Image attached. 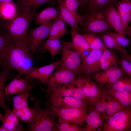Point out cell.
Instances as JSON below:
<instances>
[{"mask_svg": "<svg viewBox=\"0 0 131 131\" xmlns=\"http://www.w3.org/2000/svg\"><path fill=\"white\" fill-rule=\"evenodd\" d=\"M38 13L36 10L24 11L17 10L16 14L11 19L0 21V27L6 31L13 43L28 41L27 37L28 28Z\"/></svg>", "mask_w": 131, "mask_h": 131, "instance_id": "1", "label": "cell"}, {"mask_svg": "<svg viewBox=\"0 0 131 131\" xmlns=\"http://www.w3.org/2000/svg\"><path fill=\"white\" fill-rule=\"evenodd\" d=\"M30 100L34 107V115L30 126L26 131H58L56 127V115L51 108L41 106L40 99L31 97Z\"/></svg>", "mask_w": 131, "mask_h": 131, "instance_id": "2", "label": "cell"}, {"mask_svg": "<svg viewBox=\"0 0 131 131\" xmlns=\"http://www.w3.org/2000/svg\"><path fill=\"white\" fill-rule=\"evenodd\" d=\"M32 56L28 41L12 43L8 57L7 65L16 70L18 75L26 74L32 66Z\"/></svg>", "mask_w": 131, "mask_h": 131, "instance_id": "3", "label": "cell"}, {"mask_svg": "<svg viewBox=\"0 0 131 131\" xmlns=\"http://www.w3.org/2000/svg\"><path fill=\"white\" fill-rule=\"evenodd\" d=\"M105 9H93L82 14L84 23L82 33L99 34L113 30L106 19Z\"/></svg>", "mask_w": 131, "mask_h": 131, "instance_id": "4", "label": "cell"}, {"mask_svg": "<svg viewBox=\"0 0 131 131\" xmlns=\"http://www.w3.org/2000/svg\"><path fill=\"white\" fill-rule=\"evenodd\" d=\"M61 57L59 67L68 70L77 76L80 72L81 60L78 50L72 42L62 40Z\"/></svg>", "mask_w": 131, "mask_h": 131, "instance_id": "5", "label": "cell"}, {"mask_svg": "<svg viewBox=\"0 0 131 131\" xmlns=\"http://www.w3.org/2000/svg\"><path fill=\"white\" fill-rule=\"evenodd\" d=\"M106 120L102 131H131V107L119 111Z\"/></svg>", "mask_w": 131, "mask_h": 131, "instance_id": "6", "label": "cell"}, {"mask_svg": "<svg viewBox=\"0 0 131 131\" xmlns=\"http://www.w3.org/2000/svg\"><path fill=\"white\" fill-rule=\"evenodd\" d=\"M88 107L63 108L51 107L58 117L57 121H64L77 124L82 127L88 115Z\"/></svg>", "mask_w": 131, "mask_h": 131, "instance_id": "7", "label": "cell"}, {"mask_svg": "<svg viewBox=\"0 0 131 131\" xmlns=\"http://www.w3.org/2000/svg\"><path fill=\"white\" fill-rule=\"evenodd\" d=\"M75 83L83 92L88 101L93 104L105 95L102 88L89 77L79 75Z\"/></svg>", "mask_w": 131, "mask_h": 131, "instance_id": "8", "label": "cell"}, {"mask_svg": "<svg viewBox=\"0 0 131 131\" xmlns=\"http://www.w3.org/2000/svg\"><path fill=\"white\" fill-rule=\"evenodd\" d=\"M77 77L72 72L58 67L45 84L47 88L46 91L74 83Z\"/></svg>", "mask_w": 131, "mask_h": 131, "instance_id": "9", "label": "cell"}, {"mask_svg": "<svg viewBox=\"0 0 131 131\" xmlns=\"http://www.w3.org/2000/svg\"><path fill=\"white\" fill-rule=\"evenodd\" d=\"M45 106L63 108H80L88 107L90 105L88 101L72 97L46 96Z\"/></svg>", "mask_w": 131, "mask_h": 131, "instance_id": "10", "label": "cell"}, {"mask_svg": "<svg viewBox=\"0 0 131 131\" xmlns=\"http://www.w3.org/2000/svg\"><path fill=\"white\" fill-rule=\"evenodd\" d=\"M104 50H91L81 63L79 75L89 77L101 71L100 60Z\"/></svg>", "mask_w": 131, "mask_h": 131, "instance_id": "11", "label": "cell"}, {"mask_svg": "<svg viewBox=\"0 0 131 131\" xmlns=\"http://www.w3.org/2000/svg\"><path fill=\"white\" fill-rule=\"evenodd\" d=\"M53 20L30 30L27 37L29 44L30 53L32 55L36 51L43 40L48 36Z\"/></svg>", "mask_w": 131, "mask_h": 131, "instance_id": "12", "label": "cell"}, {"mask_svg": "<svg viewBox=\"0 0 131 131\" xmlns=\"http://www.w3.org/2000/svg\"><path fill=\"white\" fill-rule=\"evenodd\" d=\"M126 74L121 67L119 66L114 69L101 71L88 77L93 79L100 87L102 88L105 85L115 82L120 77Z\"/></svg>", "mask_w": 131, "mask_h": 131, "instance_id": "13", "label": "cell"}, {"mask_svg": "<svg viewBox=\"0 0 131 131\" xmlns=\"http://www.w3.org/2000/svg\"><path fill=\"white\" fill-rule=\"evenodd\" d=\"M46 91L48 93L46 96L70 97L88 101L82 90L77 86L75 82L69 85Z\"/></svg>", "mask_w": 131, "mask_h": 131, "instance_id": "14", "label": "cell"}, {"mask_svg": "<svg viewBox=\"0 0 131 131\" xmlns=\"http://www.w3.org/2000/svg\"><path fill=\"white\" fill-rule=\"evenodd\" d=\"M60 63V59H58L50 64L40 67H32L26 74L32 78L39 80L45 84L54 71L59 66Z\"/></svg>", "mask_w": 131, "mask_h": 131, "instance_id": "15", "label": "cell"}, {"mask_svg": "<svg viewBox=\"0 0 131 131\" xmlns=\"http://www.w3.org/2000/svg\"><path fill=\"white\" fill-rule=\"evenodd\" d=\"M106 19L113 30L121 36L125 37V29L117 11L114 5L105 9Z\"/></svg>", "mask_w": 131, "mask_h": 131, "instance_id": "16", "label": "cell"}, {"mask_svg": "<svg viewBox=\"0 0 131 131\" xmlns=\"http://www.w3.org/2000/svg\"><path fill=\"white\" fill-rule=\"evenodd\" d=\"M17 75L5 87L4 90L5 98L7 96L16 94L33 86L32 78L28 75L22 79Z\"/></svg>", "mask_w": 131, "mask_h": 131, "instance_id": "17", "label": "cell"}, {"mask_svg": "<svg viewBox=\"0 0 131 131\" xmlns=\"http://www.w3.org/2000/svg\"><path fill=\"white\" fill-rule=\"evenodd\" d=\"M120 57L113 49H108L104 50L100 60L102 71H107L115 68L119 66Z\"/></svg>", "mask_w": 131, "mask_h": 131, "instance_id": "18", "label": "cell"}, {"mask_svg": "<svg viewBox=\"0 0 131 131\" xmlns=\"http://www.w3.org/2000/svg\"><path fill=\"white\" fill-rule=\"evenodd\" d=\"M12 41L6 31L0 29V67L4 69L7 65V60Z\"/></svg>", "mask_w": 131, "mask_h": 131, "instance_id": "19", "label": "cell"}, {"mask_svg": "<svg viewBox=\"0 0 131 131\" xmlns=\"http://www.w3.org/2000/svg\"><path fill=\"white\" fill-rule=\"evenodd\" d=\"M0 121L2 123V125L7 131H25L23 128L21 123L13 109L12 111L9 110L5 111V115Z\"/></svg>", "mask_w": 131, "mask_h": 131, "instance_id": "20", "label": "cell"}, {"mask_svg": "<svg viewBox=\"0 0 131 131\" xmlns=\"http://www.w3.org/2000/svg\"><path fill=\"white\" fill-rule=\"evenodd\" d=\"M88 114L83 127L84 131H102V128L105 123L104 119L97 112L88 109Z\"/></svg>", "mask_w": 131, "mask_h": 131, "instance_id": "21", "label": "cell"}, {"mask_svg": "<svg viewBox=\"0 0 131 131\" xmlns=\"http://www.w3.org/2000/svg\"><path fill=\"white\" fill-rule=\"evenodd\" d=\"M125 29L131 21V1L120 0L115 5Z\"/></svg>", "mask_w": 131, "mask_h": 131, "instance_id": "22", "label": "cell"}, {"mask_svg": "<svg viewBox=\"0 0 131 131\" xmlns=\"http://www.w3.org/2000/svg\"><path fill=\"white\" fill-rule=\"evenodd\" d=\"M57 1L59 7V15L63 20L70 26L71 29L81 32V29L78 26L77 18L66 8L64 0Z\"/></svg>", "mask_w": 131, "mask_h": 131, "instance_id": "23", "label": "cell"}, {"mask_svg": "<svg viewBox=\"0 0 131 131\" xmlns=\"http://www.w3.org/2000/svg\"><path fill=\"white\" fill-rule=\"evenodd\" d=\"M108 31L99 34L106 46L108 49L118 50L120 53L122 57L131 62V56L128 51L122 47Z\"/></svg>", "mask_w": 131, "mask_h": 131, "instance_id": "24", "label": "cell"}, {"mask_svg": "<svg viewBox=\"0 0 131 131\" xmlns=\"http://www.w3.org/2000/svg\"><path fill=\"white\" fill-rule=\"evenodd\" d=\"M58 9L52 7H49L38 13L35 17L36 25H41L53 20L59 15Z\"/></svg>", "mask_w": 131, "mask_h": 131, "instance_id": "25", "label": "cell"}, {"mask_svg": "<svg viewBox=\"0 0 131 131\" xmlns=\"http://www.w3.org/2000/svg\"><path fill=\"white\" fill-rule=\"evenodd\" d=\"M102 88L105 90L131 92V77L128 76H121L115 82L107 84Z\"/></svg>", "mask_w": 131, "mask_h": 131, "instance_id": "26", "label": "cell"}, {"mask_svg": "<svg viewBox=\"0 0 131 131\" xmlns=\"http://www.w3.org/2000/svg\"><path fill=\"white\" fill-rule=\"evenodd\" d=\"M102 89L104 93L106 95L117 101L126 107H131V92L119 91Z\"/></svg>", "mask_w": 131, "mask_h": 131, "instance_id": "27", "label": "cell"}, {"mask_svg": "<svg viewBox=\"0 0 131 131\" xmlns=\"http://www.w3.org/2000/svg\"><path fill=\"white\" fill-rule=\"evenodd\" d=\"M65 22L59 15L58 16L53 20L48 35L49 39H59L68 32Z\"/></svg>", "mask_w": 131, "mask_h": 131, "instance_id": "28", "label": "cell"}, {"mask_svg": "<svg viewBox=\"0 0 131 131\" xmlns=\"http://www.w3.org/2000/svg\"><path fill=\"white\" fill-rule=\"evenodd\" d=\"M55 0H17L16 6L18 10L29 11L36 10L43 5L54 2Z\"/></svg>", "mask_w": 131, "mask_h": 131, "instance_id": "29", "label": "cell"}, {"mask_svg": "<svg viewBox=\"0 0 131 131\" xmlns=\"http://www.w3.org/2000/svg\"><path fill=\"white\" fill-rule=\"evenodd\" d=\"M33 87L32 86L13 97L12 98L13 109L22 108L28 106V100L29 98L32 96L30 92Z\"/></svg>", "mask_w": 131, "mask_h": 131, "instance_id": "30", "label": "cell"}, {"mask_svg": "<svg viewBox=\"0 0 131 131\" xmlns=\"http://www.w3.org/2000/svg\"><path fill=\"white\" fill-rule=\"evenodd\" d=\"M91 50H104L108 49L100 36L97 34L87 33L82 35Z\"/></svg>", "mask_w": 131, "mask_h": 131, "instance_id": "31", "label": "cell"}, {"mask_svg": "<svg viewBox=\"0 0 131 131\" xmlns=\"http://www.w3.org/2000/svg\"><path fill=\"white\" fill-rule=\"evenodd\" d=\"M39 46H41L42 51L48 50L52 58L61 52V43L59 39L48 38L44 42H42Z\"/></svg>", "mask_w": 131, "mask_h": 131, "instance_id": "32", "label": "cell"}, {"mask_svg": "<svg viewBox=\"0 0 131 131\" xmlns=\"http://www.w3.org/2000/svg\"><path fill=\"white\" fill-rule=\"evenodd\" d=\"M17 11L16 5L11 2L0 3V21L7 20L11 19L15 15Z\"/></svg>", "mask_w": 131, "mask_h": 131, "instance_id": "33", "label": "cell"}, {"mask_svg": "<svg viewBox=\"0 0 131 131\" xmlns=\"http://www.w3.org/2000/svg\"><path fill=\"white\" fill-rule=\"evenodd\" d=\"M106 95L107 102L106 109L103 116L104 119L106 120L117 112L128 108L124 107L117 101Z\"/></svg>", "mask_w": 131, "mask_h": 131, "instance_id": "34", "label": "cell"}, {"mask_svg": "<svg viewBox=\"0 0 131 131\" xmlns=\"http://www.w3.org/2000/svg\"><path fill=\"white\" fill-rule=\"evenodd\" d=\"M120 0H91L83 9L85 11L93 9H104L109 6H115Z\"/></svg>", "mask_w": 131, "mask_h": 131, "instance_id": "35", "label": "cell"}, {"mask_svg": "<svg viewBox=\"0 0 131 131\" xmlns=\"http://www.w3.org/2000/svg\"><path fill=\"white\" fill-rule=\"evenodd\" d=\"M13 109L15 111L19 120L23 121L30 125L34 116L33 108H31L28 106L22 108Z\"/></svg>", "mask_w": 131, "mask_h": 131, "instance_id": "36", "label": "cell"}, {"mask_svg": "<svg viewBox=\"0 0 131 131\" xmlns=\"http://www.w3.org/2000/svg\"><path fill=\"white\" fill-rule=\"evenodd\" d=\"M70 33L72 42L78 51L82 49H90L82 35L80 34L77 31L72 29H71Z\"/></svg>", "mask_w": 131, "mask_h": 131, "instance_id": "37", "label": "cell"}, {"mask_svg": "<svg viewBox=\"0 0 131 131\" xmlns=\"http://www.w3.org/2000/svg\"><path fill=\"white\" fill-rule=\"evenodd\" d=\"M67 9L76 17L78 24L82 27L84 23V19L82 16L77 13L78 9L80 6L79 0H64Z\"/></svg>", "mask_w": 131, "mask_h": 131, "instance_id": "38", "label": "cell"}, {"mask_svg": "<svg viewBox=\"0 0 131 131\" xmlns=\"http://www.w3.org/2000/svg\"><path fill=\"white\" fill-rule=\"evenodd\" d=\"M56 127L58 131H84L82 126L66 121H57Z\"/></svg>", "mask_w": 131, "mask_h": 131, "instance_id": "39", "label": "cell"}, {"mask_svg": "<svg viewBox=\"0 0 131 131\" xmlns=\"http://www.w3.org/2000/svg\"><path fill=\"white\" fill-rule=\"evenodd\" d=\"M14 69L7 65L0 73V93H4L6 81L12 78L14 76L13 70Z\"/></svg>", "mask_w": 131, "mask_h": 131, "instance_id": "40", "label": "cell"}, {"mask_svg": "<svg viewBox=\"0 0 131 131\" xmlns=\"http://www.w3.org/2000/svg\"><path fill=\"white\" fill-rule=\"evenodd\" d=\"M108 33L112 36L117 43L123 48H125L130 45V39L125 37H123L120 35L116 32L108 31Z\"/></svg>", "mask_w": 131, "mask_h": 131, "instance_id": "41", "label": "cell"}, {"mask_svg": "<svg viewBox=\"0 0 131 131\" xmlns=\"http://www.w3.org/2000/svg\"><path fill=\"white\" fill-rule=\"evenodd\" d=\"M119 64L123 71L128 75L131 77V63L128 60L121 57L120 58Z\"/></svg>", "mask_w": 131, "mask_h": 131, "instance_id": "42", "label": "cell"}, {"mask_svg": "<svg viewBox=\"0 0 131 131\" xmlns=\"http://www.w3.org/2000/svg\"><path fill=\"white\" fill-rule=\"evenodd\" d=\"M5 95L4 93H0V106L2 107L5 111L11 110L7 106L5 101Z\"/></svg>", "mask_w": 131, "mask_h": 131, "instance_id": "43", "label": "cell"}, {"mask_svg": "<svg viewBox=\"0 0 131 131\" xmlns=\"http://www.w3.org/2000/svg\"><path fill=\"white\" fill-rule=\"evenodd\" d=\"M91 50L90 49H82L78 51L81 61L82 62L89 55Z\"/></svg>", "mask_w": 131, "mask_h": 131, "instance_id": "44", "label": "cell"}, {"mask_svg": "<svg viewBox=\"0 0 131 131\" xmlns=\"http://www.w3.org/2000/svg\"><path fill=\"white\" fill-rule=\"evenodd\" d=\"M91 0H79L80 6L79 8L83 9L86 5Z\"/></svg>", "mask_w": 131, "mask_h": 131, "instance_id": "45", "label": "cell"}, {"mask_svg": "<svg viewBox=\"0 0 131 131\" xmlns=\"http://www.w3.org/2000/svg\"><path fill=\"white\" fill-rule=\"evenodd\" d=\"M126 35H128L131 38V26H128L125 30Z\"/></svg>", "mask_w": 131, "mask_h": 131, "instance_id": "46", "label": "cell"}, {"mask_svg": "<svg viewBox=\"0 0 131 131\" xmlns=\"http://www.w3.org/2000/svg\"><path fill=\"white\" fill-rule=\"evenodd\" d=\"M13 0H0V3L8 2H11Z\"/></svg>", "mask_w": 131, "mask_h": 131, "instance_id": "47", "label": "cell"}, {"mask_svg": "<svg viewBox=\"0 0 131 131\" xmlns=\"http://www.w3.org/2000/svg\"><path fill=\"white\" fill-rule=\"evenodd\" d=\"M7 131V130L2 126L0 127V131Z\"/></svg>", "mask_w": 131, "mask_h": 131, "instance_id": "48", "label": "cell"}, {"mask_svg": "<svg viewBox=\"0 0 131 131\" xmlns=\"http://www.w3.org/2000/svg\"><path fill=\"white\" fill-rule=\"evenodd\" d=\"M3 116V115L0 112V120H1Z\"/></svg>", "mask_w": 131, "mask_h": 131, "instance_id": "49", "label": "cell"}, {"mask_svg": "<svg viewBox=\"0 0 131 131\" xmlns=\"http://www.w3.org/2000/svg\"></svg>", "mask_w": 131, "mask_h": 131, "instance_id": "50", "label": "cell"}, {"mask_svg": "<svg viewBox=\"0 0 131 131\" xmlns=\"http://www.w3.org/2000/svg\"></svg>", "mask_w": 131, "mask_h": 131, "instance_id": "51", "label": "cell"}]
</instances>
